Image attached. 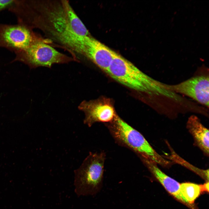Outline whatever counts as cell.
<instances>
[{"mask_svg": "<svg viewBox=\"0 0 209 209\" xmlns=\"http://www.w3.org/2000/svg\"><path fill=\"white\" fill-rule=\"evenodd\" d=\"M141 158L152 174L167 192L179 201L189 206L181 193V184L165 174L153 161L146 158Z\"/></svg>", "mask_w": 209, "mask_h": 209, "instance_id": "10", "label": "cell"}, {"mask_svg": "<svg viewBox=\"0 0 209 209\" xmlns=\"http://www.w3.org/2000/svg\"><path fill=\"white\" fill-rule=\"evenodd\" d=\"M35 39L30 31L23 26L0 25V46L18 51L27 48Z\"/></svg>", "mask_w": 209, "mask_h": 209, "instance_id": "8", "label": "cell"}, {"mask_svg": "<svg viewBox=\"0 0 209 209\" xmlns=\"http://www.w3.org/2000/svg\"><path fill=\"white\" fill-rule=\"evenodd\" d=\"M187 127L192 135L195 144L207 156L209 155V130L201 123L196 116L188 119Z\"/></svg>", "mask_w": 209, "mask_h": 209, "instance_id": "11", "label": "cell"}, {"mask_svg": "<svg viewBox=\"0 0 209 209\" xmlns=\"http://www.w3.org/2000/svg\"><path fill=\"white\" fill-rule=\"evenodd\" d=\"M167 89L176 93L185 95L208 107L209 105L208 76L192 77L179 84L169 85L164 84Z\"/></svg>", "mask_w": 209, "mask_h": 209, "instance_id": "6", "label": "cell"}, {"mask_svg": "<svg viewBox=\"0 0 209 209\" xmlns=\"http://www.w3.org/2000/svg\"><path fill=\"white\" fill-rule=\"evenodd\" d=\"M116 54L96 39L89 36L86 37L83 55L105 72H107Z\"/></svg>", "mask_w": 209, "mask_h": 209, "instance_id": "9", "label": "cell"}, {"mask_svg": "<svg viewBox=\"0 0 209 209\" xmlns=\"http://www.w3.org/2000/svg\"><path fill=\"white\" fill-rule=\"evenodd\" d=\"M109 127L117 141L139 154L165 167L169 166L170 161L165 159L152 148L143 136L121 118L116 116L110 122Z\"/></svg>", "mask_w": 209, "mask_h": 209, "instance_id": "3", "label": "cell"}, {"mask_svg": "<svg viewBox=\"0 0 209 209\" xmlns=\"http://www.w3.org/2000/svg\"><path fill=\"white\" fill-rule=\"evenodd\" d=\"M13 0H0V10L13 3Z\"/></svg>", "mask_w": 209, "mask_h": 209, "instance_id": "13", "label": "cell"}, {"mask_svg": "<svg viewBox=\"0 0 209 209\" xmlns=\"http://www.w3.org/2000/svg\"><path fill=\"white\" fill-rule=\"evenodd\" d=\"M114 80L135 91L151 96H162L176 100L177 95L167 89L164 83L142 71L116 53L107 71Z\"/></svg>", "mask_w": 209, "mask_h": 209, "instance_id": "2", "label": "cell"}, {"mask_svg": "<svg viewBox=\"0 0 209 209\" xmlns=\"http://www.w3.org/2000/svg\"><path fill=\"white\" fill-rule=\"evenodd\" d=\"M17 52L16 60L33 68L39 66L51 67L54 64L66 63L73 60L42 40L36 39L27 48Z\"/></svg>", "mask_w": 209, "mask_h": 209, "instance_id": "5", "label": "cell"}, {"mask_svg": "<svg viewBox=\"0 0 209 209\" xmlns=\"http://www.w3.org/2000/svg\"><path fill=\"white\" fill-rule=\"evenodd\" d=\"M78 107L84 112V123L89 127L96 122H111L116 116L111 102L107 99L84 100Z\"/></svg>", "mask_w": 209, "mask_h": 209, "instance_id": "7", "label": "cell"}, {"mask_svg": "<svg viewBox=\"0 0 209 209\" xmlns=\"http://www.w3.org/2000/svg\"><path fill=\"white\" fill-rule=\"evenodd\" d=\"M105 159L103 153L91 152L80 167L75 170V190L78 196H93L101 190Z\"/></svg>", "mask_w": 209, "mask_h": 209, "instance_id": "4", "label": "cell"}, {"mask_svg": "<svg viewBox=\"0 0 209 209\" xmlns=\"http://www.w3.org/2000/svg\"><path fill=\"white\" fill-rule=\"evenodd\" d=\"M41 5L44 30L72 52L80 54L85 38L81 37L86 28L69 2H45Z\"/></svg>", "mask_w": 209, "mask_h": 209, "instance_id": "1", "label": "cell"}, {"mask_svg": "<svg viewBox=\"0 0 209 209\" xmlns=\"http://www.w3.org/2000/svg\"><path fill=\"white\" fill-rule=\"evenodd\" d=\"M180 191L189 206L193 208L195 200L202 192L201 185L189 182L181 184Z\"/></svg>", "mask_w": 209, "mask_h": 209, "instance_id": "12", "label": "cell"}]
</instances>
